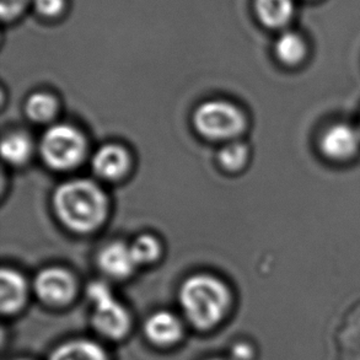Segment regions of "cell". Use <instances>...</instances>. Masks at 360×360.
<instances>
[{"instance_id":"obj_15","label":"cell","mask_w":360,"mask_h":360,"mask_svg":"<svg viewBox=\"0 0 360 360\" xmlns=\"http://www.w3.org/2000/svg\"><path fill=\"white\" fill-rule=\"evenodd\" d=\"M32 151V144L29 136L24 133H11L5 136L1 143V154L5 160L14 164L21 165L25 161H27Z\"/></svg>"},{"instance_id":"obj_11","label":"cell","mask_w":360,"mask_h":360,"mask_svg":"<svg viewBox=\"0 0 360 360\" xmlns=\"http://www.w3.org/2000/svg\"><path fill=\"white\" fill-rule=\"evenodd\" d=\"M294 10L292 0H255V13L268 29H281L289 24Z\"/></svg>"},{"instance_id":"obj_1","label":"cell","mask_w":360,"mask_h":360,"mask_svg":"<svg viewBox=\"0 0 360 360\" xmlns=\"http://www.w3.org/2000/svg\"><path fill=\"white\" fill-rule=\"evenodd\" d=\"M53 205L60 221L78 233L96 229L108 214V198L93 181H68L59 186Z\"/></svg>"},{"instance_id":"obj_16","label":"cell","mask_w":360,"mask_h":360,"mask_svg":"<svg viewBox=\"0 0 360 360\" xmlns=\"http://www.w3.org/2000/svg\"><path fill=\"white\" fill-rule=\"evenodd\" d=\"M57 101L49 94H34L26 103V113L32 121L47 122L57 113Z\"/></svg>"},{"instance_id":"obj_21","label":"cell","mask_w":360,"mask_h":360,"mask_svg":"<svg viewBox=\"0 0 360 360\" xmlns=\"http://www.w3.org/2000/svg\"><path fill=\"white\" fill-rule=\"evenodd\" d=\"M231 356L235 360H248L252 356V349L245 343L235 345L231 349Z\"/></svg>"},{"instance_id":"obj_22","label":"cell","mask_w":360,"mask_h":360,"mask_svg":"<svg viewBox=\"0 0 360 360\" xmlns=\"http://www.w3.org/2000/svg\"><path fill=\"white\" fill-rule=\"evenodd\" d=\"M210 360H220V359H210Z\"/></svg>"},{"instance_id":"obj_18","label":"cell","mask_w":360,"mask_h":360,"mask_svg":"<svg viewBox=\"0 0 360 360\" xmlns=\"http://www.w3.org/2000/svg\"><path fill=\"white\" fill-rule=\"evenodd\" d=\"M248 146L243 143H230L225 146L219 153V161L226 170H240L248 161Z\"/></svg>"},{"instance_id":"obj_19","label":"cell","mask_w":360,"mask_h":360,"mask_svg":"<svg viewBox=\"0 0 360 360\" xmlns=\"http://www.w3.org/2000/svg\"><path fill=\"white\" fill-rule=\"evenodd\" d=\"M29 0H0V14L1 18L11 20L24 11Z\"/></svg>"},{"instance_id":"obj_5","label":"cell","mask_w":360,"mask_h":360,"mask_svg":"<svg viewBox=\"0 0 360 360\" xmlns=\"http://www.w3.org/2000/svg\"><path fill=\"white\" fill-rule=\"evenodd\" d=\"M88 294L95 304L93 316L95 328L111 338L123 336L129 326V316L126 309L116 302L108 285L94 283L89 287Z\"/></svg>"},{"instance_id":"obj_7","label":"cell","mask_w":360,"mask_h":360,"mask_svg":"<svg viewBox=\"0 0 360 360\" xmlns=\"http://www.w3.org/2000/svg\"><path fill=\"white\" fill-rule=\"evenodd\" d=\"M34 290L44 302L62 305L73 297L75 282L63 268H46L36 277Z\"/></svg>"},{"instance_id":"obj_13","label":"cell","mask_w":360,"mask_h":360,"mask_svg":"<svg viewBox=\"0 0 360 360\" xmlns=\"http://www.w3.org/2000/svg\"><path fill=\"white\" fill-rule=\"evenodd\" d=\"M274 53L283 64L295 67L307 58V41L297 32H284L276 41Z\"/></svg>"},{"instance_id":"obj_14","label":"cell","mask_w":360,"mask_h":360,"mask_svg":"<svg viewBox=\"0 0 360 360\" xmlns=\"http://www.w3.org/2000/svg\"><path fill=\"white\" fill-rule=\"evenodd\" d=\"M51 360H108L101 347L89 341H73L59 347Z\"/></svg>"},{"instance_id":"obj_3","label":"cell","mask_w":360,"mask_h":360,"mask_svg":"<svg viewBox=\"0 0 360 360\" xmlns=\"http://www.w3.org/2000/svg\"><path fill=\"white\" fill-rule=\"evenodd\" d=\"M86 151L83 134L67 124L49 128L41 141V154L54 170H69L80 164Z\"/></svg>"},{"instance_id":"obj_10","label":"cell","mask_w":360,"mask_h":360,"mask_svg":"<svg viewBox=\"0 0 360 360\" xmlns=\"http://www.w3.org/2000/svg\"><path fill=\"white\" fill-rule=\"evenodd\" d=\"M26 282L14 269L3 268L0 274V307L5 314L19 310L26 299Z\"/></svg>"},{"instance_id":"obj_17","label":"cell","mask_w":360,"mask_h":360,"mask_svg":"<svg viewBox=\"0 0 360 360\" xmlns=\"http://www.w3.org/2000/svg\"><path fill=\"white\" fill-rule=\"evenodd\" d=\"M131 255L136 264H144L155 261L160 253L159 241L150 235H141L131 246Z\"/></svg>"},{"instance_id":"obj_2","label":"cell","mask_w":360,"mask_h":360,"mask_svg":"<svg viewBox=\"0 0 360 360\" xmlns=\"http://www.w3.org/2000/svg\"><path fill=\"white\" fill-rule=\"evenodd\" d=\"M180 302L186 316L195 327L210 328L224 315L229 292L219 279L200 274L182 284Z\"/></svg>"},{"instance_id":"obj_4","label":"cell","mask_w":360,"mask_h":360,"mask_svg":"<svg viewBox=\"0 0 360 360\" xmlns=\"http://www.w3.org/2000/svg\"><path fill=\"white\" fill-rule=\"evenodd\" d=\"M193 123L198 133L205 138L223 141L243 131L245 117L233 103L212 100L195 110Z\"/></svg>"},{"instance_id":"obj_12","label":"cell","mask_w":360,"mask_h":360,"mask_svg":"<svg viewBox=\"0 0 360 360\" xmlns=\"http://www.w3.org/2000/svg\"><path fill=\"white\" fill-rule=\"evenodd\" d=\"M146 333L156 345H171L180 338V322L170 312H156L146 321Z\"/></svg>"},{"instance_id":"obj_6","label":"cell","mask_w":360,"mask_h":360,"mask_svg":"<svg viewBox=\"0 0 360 360\" xmlns=\"http://www.w3.org/2000/svg\"><path fill=\"white\" fill-rule=\"evenodd\" d=\"M319 144L328 160L349 161L360 151V131L351 124L336 123L322 133Z\"/></svg>"},{"instance_id":"obj_9","label":"cell","mask_w":360,"mask_h":360,"mask_svg":"<svg viewBox=\"0 0 360 360\" xmlns=\"http://www.w3.org/2000/svg\"><path fill=\"white\" fill-rule=\"evenodd\" d=\"M98 264L103 272L113 278L128 277L136 266L131 248L122 243H113L103 248L98 256Z\"/></svg>"},{"instance_id":"obj_8","label":"cell","mask_w":360,"mask_h":360,"mask_svg":"<svg viewBox=\"0 0 360 360\" xmlns=\"http://www.w3.org/2000/svg\"><path fill=\"white\" fill-rule=\"evenodd\" d=\"M129 167V155L124 148L108 144L100 148L93 158L94 172L105 180H117Z\"/></svg>"},{"instance_id":"obj_20","label":"cell","mask_w":360,"mask_h":360,"mask_svg":"<svg viewBox=\"0 0 360 360\" xmlns=\"http://www.w3.org/2000/svg\"><path fill=\"white\" fill-rule=\"evenodd\" d=\"M34 5L37 13L52 18L63 10L64 0H34Z\"/></svg>"}]
</instances>
